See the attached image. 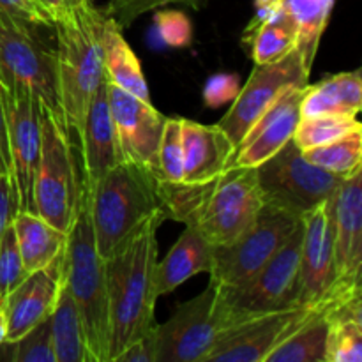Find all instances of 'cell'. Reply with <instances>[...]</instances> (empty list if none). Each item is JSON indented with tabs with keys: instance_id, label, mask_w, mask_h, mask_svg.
<instances>
[{
	"instance_id": "obj_1",
	"label": "cell",
	"mask_w": 362,
	"mask_h": 362,
	"mask_svg": "<svg viewBox=\"0 0 362 362\" xmlns=\"http://www.w3.org/2000/svg\"><path fill=\"white\" fill-rule=\"evenodd\" d=\"M159 197L166 219L194 228L212 246L237 239L264 207L257 170L233 163L204 182L159 179Z\"/></svg>"
},
{
	"instance_id": "obj_2",
	"label": "cell",
	"mask_w": 362,
	"mask_h": 362,
	"mask_svg": "<svg viewBox=\"0 0 362 362\" xmlns=\"http://www.w3.org/2000/svg\"><path fill=\"white\" fill-rule=\"evenodd\" d=\"M166 216L144 223L119 250L105 258L110 304L108 362L156 327L154 269L158 264V230Z\"/></svg>"
},
{
	"instance_id": "obj_3",
	"label": "cell",
	"mask_w": 362,
	"mask_h": 362,
	"mask_svg": "<svg viewBox=\"0 0 362 362\" xmlns=\"http://www.w3.org/2000/svg\"><path fill=\"white\" fill-rule=\"evenodd\" d=\"M106 14L90 0L73 7L67 20L53 25L55 30V67L60 106L69 134L78 136L88 105L105 80Z\"/></svg>"
},
{
	"instance_id": "obj_4",
	"label": "cell",
	"mask_w": 362,
	"mask_h": 362,
	"mask_svg": "<svg viewBox=\"0 0 362 362\" xmlns=\"http://www.w3.org/2000/svg\"><path fill=\"white\" fill-rule=\"evenodd\" d=\"M87 191L92 232L103 260L115 253L147 219L165 214L158 175L136 163L122 161Z\"/></svg>"
},
{
	"instance_id": "obj_5",
	"label": "cell",
	"mask_w": 362,
	"mask_h": 362,
	"mask_svg": "<svg viewBox=\"0 0 362 362\" xmlns=\"http://www.w3.org/2000/svg\"><path fill=\"white\" fill-rule=\"evenodd\" d=\"M64 286L73 297L83 322L92 362H108L110 304L105 260L95 247L88 191L81 186L76 218L67 232L64 253Z\"/></svg>"
},
{
	"instance_id": "obj_6",
	"label": "cell",
	"mask_w": 362,
	"mask_h": 362,
	"mask_svg": "<svg viewBox=\"0 0 362 362\" xmlns=\"http://www.w3.org/2000/svg\"><path fill=\"white\" fill-rule=\"evenodd\" d=\"M81 194L69 131L42 108L41 156L34 179L35 214L67 233L73 226Z\"/></svg>"
},
{
	"instance_id": "obj_7",
	"label": "cell",
	"mask_w": 362,
	"mask_h": 362,
	"mask_svg": "<svg viewBox=\"0 0 362 362\" xmlns=\"http://www.w3.org/2000/svg\"><path fill=\"white\" fill-rule=\"evenodd\" d=\"M303 221L281 250L239 288H219L218 299L230 327L247 318L299 306Z\"/></svg>"
},
{
	"instance_id": "obj_8",
	"label": "cell",
	"mask_w": 362,
	"mask_h": 362,
	"mask_svg": "<svg viewBox=\"0 0 362 362\" xmlns=\"http://www.w3.org/2000/svg\"><path fill=\"white\" fill-rule=\"evenodd\" d=\"M303 219L264 204L250 228L232 243L212 247L211 285L239 288L246 285L290 239Z\"/></svg>"
},
{
	"instance_id": "obj_9",
	"label": "cell",
	"mask_w": 362,
	"mask_h": 362,
	"mask_svg": "<svg viewBox=\"0 0 362 362\" xmlns=\"http://www.w3.org/2000/svg\"><path fill=\"white\" fill-rule=\"evenodd\" d=\"M255 170L264 204L300 219L311 209L327 202L345 179L311 165L293 138Z\"/></svg>"
},
{
	"instance_id": "obj_10",
	"label": "cell",
	"mask_w": 362,
	"mask_h": 362,
	"mask_svg": "<svg viewBox=\"0 0 362 362\" xmlns=\"http://www.w3.org/2000/svg\"><path fill=\"white\" fill-rule=\"evenodd\" d=\"M0 80L32 92L60 124L66 126L57 85L55 48L42 35L28 32L0 16Z\"/></svg>"
},
{
	"instance_id": "obj_11",
	"label": "cell",
	"mask_w": 362,
	"mask_h": 362,
	"mask_svg": "<svg viewBox=\"0 0 362 362\" xmlns=\"http://www.w3.org/2000/svg\"><path fill=\"white\" fill-rule=\"evenodd\" d=\"M11 154L14 211L35 212L34 179L41 156L42 105L20 85L0 80Z\"/></svg>"
},
{
	"instance_id": "obj_12",
	"label": "cell",
	"mask_w": 362,
	"mask_h": 362,
	"mask_svg": "<svg viewBox=\"0 0 362 362\" xmlns=\"http://www.w3.org/2000/svg\"><path fill=\"white\" fill-rule=\"evenodd\" d=\"M228 327L218 290L209 283L200 296L180 304L168 322L156 324L158 362H205Z\"/></svg>"
},
{
	"instance_id": "obj_13",
	"label": "cell",
	"mask_w": 362,
	"mask_h": 362,
	"mask_svg": "<svg viewBox=\"0 0 362 362\" xmlns=\"http://www.w3.org/2000/svg\"><path fill=\"white\" fill-rule=\"evenodd\" d=\"M334 281L322 303L362 293V168L345 177L331 197Z\"/></svg>"
},
{
	"instance_id": "obj_14",
	"label": "cell",
	"mask_w": 362,
	"mask_h": 362,
	"mask_svg": "<svg viewBox=\"0 0 362 362\" xmlns=\"http://www.w3.org/2000/svg\"><path fill=\"white\" fill-rule=\"evenodd\" d=\"M311 71L304 66L299 49L272 64H255L246 85L232 101L218 126L228 134L233 144H239L246 131L257 122L258 117L276 101L288 87H306Z\"/></svg>"
},
{
	"instance_id": "obj_15",
	"label": "cell",
	"mask_w": 362,
	"mask_h": 362,
	"mask_svg": "<svg viewBox=\"0 0 362 362\" xmlns=\"http://www.w3.org/2000/svg\"><path fill=\"white\" fill-rule=\"evenodd\" d=\"M318 306H296L247 318L219 336L205 362H265L272 349L308 320Z\"/></svg>"
},
{
	"instance_id": "obj_16",
	"label": "cell",
	"mask_w": 362,
	"mask_h": 362,
	"mask_svg": "<svg viewBox=\"0 0 362 362\" xmlns=\"http://www.w3.org/2000/svg\"><path fill=\"white\" fill-rule=\"evenodd\" d=\"M106 90L124 161L136 163L158 175V147L165 117L152 103L134 98L108 80Z\"/></svg>"
},
{
	"instance_id": "obj_17",
	"label": "cell",
	"mask_w": 362,
	"mask_h": 362,
	"mask_svg": "<svg viewBox=\"0 0 362 362\" xmlns=\"http://www.w3.org/2000/svg\"><path fill=\"white\" fill-rule=\"evenodd\" d=\"M329 200L303 218L299 306H320L334 281V221Z\"/></svg>"
},
{
	"instance_id": "obj_18",
	"label": "cell",
	"mask_w": 362,
	"mask_h": 362,
	"mask_svg": "<svg viewBox=\"0 0 362 362\" xmlns=\"http://www.w3.org/2000/svg\"><path fill=\"white\" fill-rule=\"evenodd\" d=\"M306 87L285 88L235 145L230 163L257 168L292 140L300 122V101Z\"/></svg>"
},
{
	"instance_id": "obj_19",
	"label": "cell",
	"mask_w": 362,
	"mask_h": 362,
	"mask_svg": "<svg viewBox=\"0 0 362 362\" xmlns=\"http://www.w3.org/2000/svg\"><path fill=\"white\" fill-rule=\"evenodd\" d=\"M66 253V251H64ZM64 286V255L46 267L30 272L0 303L7 320V341L13 343L49 318Z\"/></svg>"
},
{
	"instance_id": "obj_20",
	"label": "cell",
	"mask_w": 362,
	"mask_h": 362,
	"mask_svg": "<svg viewBox=\"0 0 362 362\" xmlns=\"http://www.w3.org/2000/svg\"><path fill=\"white\" fill-rule=\"evenodd\" d=\"M78 140L81 148V184L90 189L106 172L124 161L110 112L106 78L88 105Z\"/></svg>"
},
{
	"instance_id": "obj_21",
	"label": "cell",
	"mask_w": 362,
	"mask_h": 362,
	"mask_svg": "<svg viewBox=\"0 0 362 362\" xmlns=\"http://www.w3.org/2000/svg\"><path fill=\"white\" fill-rule=\"evenodd\" d=\"M182 182L193 184L219 175L232 161L235 144L218 124L205 126L182 119Z\"/></svg>"
},
{
	"instance_id": "obj_22",
	"label": "cell",
	"mask_w": 362,
	"mask_h": 362,
	"mask_svg": "<svg viewBox=\"0 0 362 362\" xmlns=\"http://www.w3.org/2000/svg\"><path fill=\"white\" fill-rule=\"evenodd\" d=\"M212 244H209L194 228L186 226L165 260L156 264L154 292L158 299L168 296L177 286L186 283L193 276L211 272Z\"/></svg>"
},
{
	"instance_id": "obj_23",
	"label": "cell",
	"mask_w": 362,
	"mask_h": 362,
	"mask_svg": "<svg viewBox=\"0 0 362 362\" xmlns=\"http://www.w3.org/2000/svg\"><path fill=\"white\" fill-rule=\"evenodd\" d=\"M362 106L361 71L334 74L320 83H308L300 101V119L318 115L357 117Z\"/></svg>"
},
{
	"instance_id": "obj_24",
	"label": "cell",
	"mask_w": 362,
	"mask_h": 362,
	"mask_svg": "<svg viewBox=\"0 0 362 362\" xmlns=\"http://www.w3.org/2000/svg\"><path fill=\"white\" fill-rule=\"evenodd\" d=\"M11 223L16 235L21 262L28 274L49 265L66 251L67 233L57 230L35 212H14Z\"/></svg>"
},
{
	"instance_id": "obj_25",
	"label": "cell",
	"mask_w": 362,
	"mask_h": 362,
	"mask_svg": "<svg viewBox=\"0 0 362 362\" xmlns=\"http://www.w3.org/2000/svg\"><path fill=\"white\" fill-rule=\"evenodd\" d=\"M362 293L322 303L329 318L325 362L362 361Z\"/></svg>"
},
{
	"instance_id": "obj_26",
	"label": "cell",
	"mask_w": 362,
	"mask_h": 362,
	"mask_svg": "<svg viewBox=\"0 0 362 362\" xmlns=\"http://www.w3.org/2000/svg\"><path fill=\"white\" fill-rule=\"evenodd\" d=\"M103 49H105L103 66H105L106 80L141 101L152 103L140 60L124 39L122 28L108 16H106L105 34H103Z\"/></svg>"
},
{
	"instance_id": "obj_27",
	"label": "cell",
	"mask_w": 362,
	"mask_h": 362,
	"mask_svg": "<svg viewBox=\"0 0 362 362\" xmlns=\"http://www.w3.org/2000/svg\"><path fill=\"white\" fill-rule=\"evenodd\" d=\"M297 32L299 28L292 14L279 6V9L262 23L247 25L243 41L255 64H272L296 48Z\"/></svg>"
},
{
	"instance_id": "obj_28",
	"label": "cell",
	"mask_w": 362,
	"mask_h": 362,
	"mask_svg": "<svg viewBox=\"0 0 362 362\" xmlns=\"http://www.w3.org/2000/svg\"><path fill=\"white\" fill-rule=\"evenodd\" d=\"M49 329L57 362H92L83 322L66 286L60 290L55 310L49 315Z\"/></svg>"
},
{
	"instance_id": "obj_29",
	"label": "cell",
	"mask_w": 362,
	"mask_h": 362,
	"mask_svg": "<svg viewBox=\"0 0 362 362\" xmlns=\"http://www.w3.org/2000/svg\"><path fill=\"white\" fill-rule=\"evenodd\" d=\"M329 318L324 304L317 308L290 336H286L265 362H325Z\"/></svg>"
},
{
	"instance_id": "obj_30",
	"label": "cell",
	"mask_w": 362,
	"mask_h": 362,
	"mask_svg": "<svg viewBox=\"0 0 362 362\" xmlns=\"http://www.w3.org/2000/svg\"><path fill=\"white\" fill-rule=\"evenodd\" d=\"M336 0H281V6L292 14L297 28V45L304 66L311 71L317 59L320 39L331 20Z\"/></svg>"
},
{
	"instance_id": "obj_31",
	"label": "cell",
	"mask_w": 362,
	"mask_h": 362,
	"mask_svg": "<svg viewBox=\"0 0 362 362\" xmlns=\"http://www.w3.org/2000/svg\"><path fill=\"white\" fill-rule=\"evenodd\" d=\"M303 156L318 168L336 175L349 177L362 168V129L350 131L329 144L303 151Z\"/></svg>"
},
{
	"instance_id": "obj_32",
	"label": "cell",
	"mask_w": 362,
	"mask_h": 362,
	"mask_svg": "<svg viewBox=\"0 0 362 362\" xmlns=\"http://www.w3.org/2000/svg\"><path fill=\"white\" fill-rule=\"evenodd\" d=\"M362 129V124L357 120V117L346 115H318V117H306L300 119L297 126L293 141L300 151L317 147V145L329 144L332 140L345 136L350 131Z\"/></svg>"
},
{
	"instance_id": "obj_33",
	"label": "cell",
	"mask_w": 362,
	"mask_h": 362,
	"mask_svg": "<svg viewBox=\"0 0 362 362\" xmlns=\"http://www.w3.org/2000/svg\"><path fill=\"white\" fill-rule=\"evenodd\" d=\"M182 172V119L165 117L158 147V179L166 182H180Z\"/></svg>"
},
{
	"instance_id": "obj_34",
	"label": "cell",
	"mask_w": 362,
	"mask_h": 362,
	"mask_svg": "<svg viewBox=\"0 0 362 362\" xmlns=\"http://www.w3.org/2000/svg\"><path fill=\"white\" fill-rule=\"evenodd\" d=\"M6 345L11 349L7 354V359L13 362H57L49 318L32 327L20 339L6 343Z\"/></svg>"
},
{
	"instance_id": "obj_35",
	"label": "cell",
	"mask_w": 362,
	"mask_h": 362,
	"mask_svg": "<svg viewBox=\"0 0 362 362\" xmlns=\"http://www.w3.org/2000/svg\"><path fill=\"white\" fill-rule=\"evenodd\" d=\"M28 276L21 262L20 250H18L16 235H14L13 223L4 230L0 240V303L23 281Z\"/></svg>"
},
{
	"instance_id": "obj_36",
	"label": "cell",
	"mask_w": 362,
	"mask_h": 362,
	"mask_svg": "<svg viewBox=\"0 0 362 362\" xmlns=\"http://www.w3.org/2000/svg\"><path fill=\"white\" fill-rule=\"evenodd\" d=\"M172 4H180V6H189L193 9H200L207 4V0H110L108 7L103 13L112 18L120 28H127L136 18L148 11L161 9Z\"/></svg>"
},
{
	"instance_id": "obj_37",
	"label": "cell",
	"mask_w": 362,
	"mask_h": 362,
	"mask_svg": "<svg viewBox=\"0 0 362 362\" xmlns=\"http://www.w3.org/2000/svg\"><path fill=\"white\" fill-rule=\"evenodd\" d=\"M0 16L39 35L53 28V20L35 0H0Z\"/></svg>"
},
{
	"instance_id": "obj_38",
	"label": "cell",
	"mask_w": 362,
	"mask_h": 362,
	"mask_svg": "<svg viewBox=\"0 0 362 362\" xmlns=\"http://www.w3.org/2000/svg\"><path fill=\"white\" fill-rule=\"evenodd\" d=\"M156 30L161 41L168 46L189 45L193 28L189 18L180 11H159L154 18Z\"/></svg>"
},
{
	"instance_id": "obj_39",
	"label": "cell",
	"mask_w": 362,
	"mask_h": 362,
	"mask_svg": "<svg viewBox=\"0 0 362 362\" xmlns=\"http://www.w3.org/2000/svg\"><path fill=\"white\" fill-rule=\"evenodd\" d=\"M239 90L240 85L235 74H214L209 78L204 87V103L209 108H218L225 103L233 101Z\"/></svg>"
},
{
	"instance_id": "obj_40",
	"label": "cell",
	"mask_w": 362,
	"mask_h": 362,
	"mask_svg": "<svg viewBox=\"0 0 362 362\" xmlns=\"http://www.w3.org/2000/svg\"><path fill=\"white\" fill-rule=\"evenodd\" d=\"M115 362H158V339L154 329L131 343Z\"/></svg>"
},
{
	"instance_id": "obj_41",
	"label": "cell",
	"mask_w": 362,
	"mask_h": 362,
	"mask_svg": "<svg viewBox=\"0 0 362 362\" xmlns=\"http://www.w3.org/2000/svg\"><path fill=\"white\" fill-rule=\"evenodd\" d=\"M11 173H13V166H11L6 110H4L2 95H0V175L9 177V180H11Z\"/></svg>"
},
{
	"instance_id": "obj_42",
	"label": "cell",
	"mask_w": 362,
	"mask_h": 362,
	"mask_svg": "<svg viewBox=\"0 0 362 362\" xmlns=\"http://www.w3.org/2000/svg\"><path fill=\"white\" fill-rule=\"evenodd\" d=\"M39 6L45 9V13L48 14L53 20V25L59 23V21L67 20L73 14V7H71L69 0H35Z\"/></svg>"
},
{
	"instance_id": "obj_43",
	"label": "cell",
	"mask_w": 362,
	"mask_h": 362,
	"mask_svg": "<svg viewBox=\"0 0 362 362\" xmlns=\"http://www.w3.org/2000/svg\"><path fill=\"white\" fill-rule=\"evenodd\" d=\"M7 341V320H6V313H4L2 306H0V349L6 345Z\"/></svg>"
},
{
	"instance_id": "obj_44",
	"label": "cell",
	"mask_w": 362,
	"mask_h": 362,
	"mask_svg": "<svg viewBox=\"0 0 362 362\" xmlns=\"http://www.w3.org/2000/svg\"><path fill=\"white\" fill-rule=\"evenodd\" d=\"M69 2H71V7H74V6H78V4L85 2V0H69Z\"/></svg>"
}]
</instances>
